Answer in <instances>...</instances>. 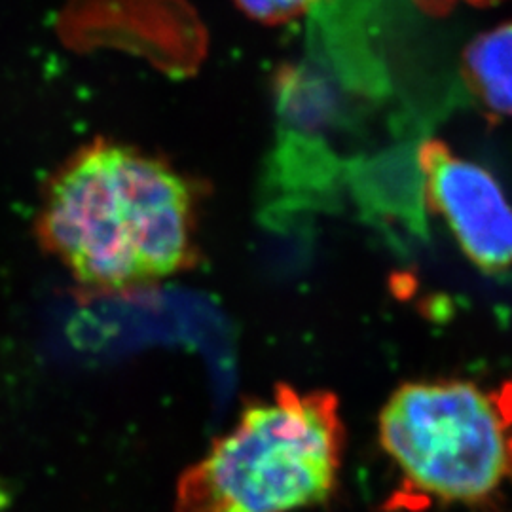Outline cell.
I'll return each mask as SVG.
<instances>
[{"mask_svg": "<svg viewBox=\"0 0 512 512\" xmlns=\"http://www.w3.org/2000/svg\"><path fill=\"white\" fill-rule=\"evenodd\" d=\"M38 230L82 285L128 291L192 262L196 190L162 158L99 141L50 181Z\"/></svg>", "mask_w": 512, "mask_h": 512, "instance_id": "1", "label": "cell"}, {"mask_svg": "<svg viewBox=\"0 0 512 512\" xmlns=\"http://www.w3.org/2000/svg\"><path fill=\"white\" fill-rule=\"evenodd\" d=\"M463 74L484 109L512 116V21L478 35L467 46Z\"/></svg>", "mask_w": 512, "mask_h": 512, "instance_id": "5", "label": "cell"}, {"mask_svg": "<svg viewBox=\"0 0 512 512\" xmlns=\"http://www.w3.org/2000/svg\"><path fill=\"white\" fill-rule=\"evenodd\" d=\"M236 2L249 18L270 23V25L289 23L294 19L302 18L319 4V0H236Z\"/></svg>", "mask_w": 512, "mask_h": 512, "instance_id": "6", "label": "cell"}, {"mask_svg": "<svg viewBox=\"0 0 512 512\" xmlns=\"http://www.w3.org/2000/svg\"><path fill=\"white\" fill-rule=\"evenodd\" d=\"M378 433L406 492L427 501L486 505L512 482V385H401L380 412Z\"/></svg>", "mask_w": 512, "mask_h": 512, "instance_id": "3", "label": "cell"}, {"mask_svg": "<svg viewBox=\"0 0 512 512\" xmlns=\"http://www.w3.org/2000/svg\"><path fill=\"white\" fill-rule=\"evenodd\" d=\"M425 202L467 258L488 274L512 268V203L494 175L440 141L418 150Z\"/></svg>", "mask_w": 512, "mask_h": 512, "instance_id": "4", "label": "cell"}, {"mask_svg": "<svg viewBox=\"0 0 512 512\" xmlns=\"http://www.w3.org/2000/svg\"><path fill=\"white\" fill-rule=\"evenodd\" d=\"M346 431L329 391L277 385L181 482L179 512H298L336 490Z\"/></svg>", "mask_w": 512, "mask_h": 512, "instance_id": "2", "label": "cell"}, {"mask_svg": "<svg viewBox=\"0 0 512 512\" xmlns=\"http://www.w3.org/2000/svg\"><path fill=\"white\" fill-rule=\"evenodd\" d=\"M423 8L433 10V12H442L446 8H452L456 4H484L492 0H418Z\"/></svg>", "mask_w": 512, "mask_h": 512, "instance_id": "7", "label": "cell"}]
</instances>
